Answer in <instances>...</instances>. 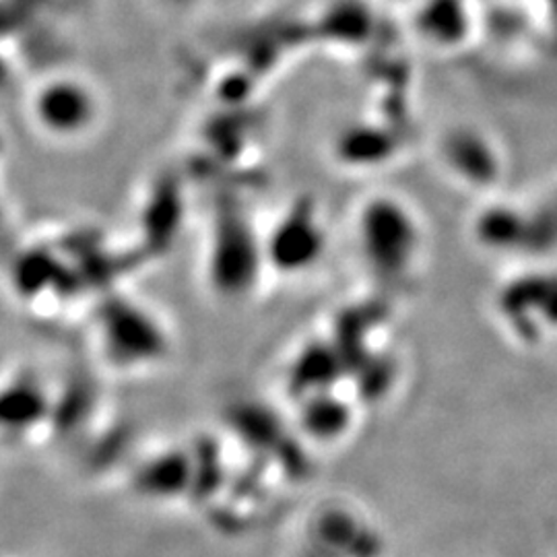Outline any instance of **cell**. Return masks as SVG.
<instances>
[{"mask_svg":"<svg viewBox=\"0 0 557 557\" xmlns=\"http://www.w3.org/2000/svg\"><path fill=\"white\" fill-rule=\"evenodd\" d=\"M34 110L50 133L77 135L96 119V98L79 81H50L38 91Z\"/></svg>","mask_w":557,"mask_h":557,"instance_id":"1","label":"cell"},{"mask_svg":"<svg viewBox=\"0 0 557 557\" xmlns=\"http://www.w3.org/2000/svg\"><path fill=\"white\" fill-rule=\"evenodd\" d=\"M165 2H170V4H174V7H188V4H193V2H197V0H165Z\"/></svg>","mask_w":557,"mask_h":557,"instance_id":"2","label":"cell"}]
</instances>
